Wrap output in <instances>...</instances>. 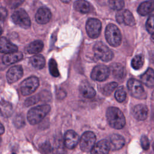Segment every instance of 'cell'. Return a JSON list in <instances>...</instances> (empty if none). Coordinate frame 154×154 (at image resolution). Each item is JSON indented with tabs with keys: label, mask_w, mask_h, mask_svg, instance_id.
Masks as SVG:
<instances>
[{
	"label": "cell",
	"mask_w": 154,
	"mask_h": 154,
	"mask_svg": "<svg viewBox=\"0 0 154 154\" xmlns=\"http://www.w3.org/2000/svg\"><path fill=\"white\" fill-rule=\"evenodd\" d=\"M109 125L115 129L123 128L126 123L125 117L122 111L116 107H109L106 112Z\"/></svg>",
	"instance_id": "1"
},
{
	"label": "cell",
	"mask_w": 154,
	"mask_h": 154,
	"mask_svg": "<svg viewBox=\"0 0 154 154\" xmlns=\"http://www.w3.org/2000/svg\"><path fill=\"white\" fill-rule=\"evenodd\" d=\"M51 110L49 105H42L32 108L27 114V119L30 124L36 125L40 123Z\"/></svg>",
	"instance_id": "2"
},
{
	"label": "cell",
	"mask_w": 154,
	"mask_h": 154,
	"mask_svg": "<svg viewBox=\"0 0 154 154\" xmlns=\"http://www.w3.org/2000/svg\"><path fill=\"white\" fill-rule=\"evenodd\" d=\"M107 42L113 47H117L122 43V34L119 28L114 24H108L105 29Z\"/></svg>",
	"instance_id": "3"
},
{
	"label": "cell",
	"mask_w": 154,
	"mask_h": 154,
	"mask_svg": "<svg viewBox=\"0 0 154 154\" xmlns=\"http://www.w3.org/2000/svg\"><path fill=\"white\" fill-rule=\"evenodd\" d=\"M93 50L95 57L103 61H109L114 57L112 51L101 42H96L93 46Z\"/></svg>",
	"instance_id": "4"
},
{
	"label": "cell",
	"mask_w": 154,
	"mask_h": 154,
	"mask_svg": "<svg viewBox=\"0 0 154 154\" xmlns=\"http://www.w3.org/2000/svg\"><path fill=\"white\" fill-rule=\"evenodd\" d=\"M128 89L132 96L138 99L146 98V93L144 89L139 81L134 78H131L127 83Z\"/></svg>",
	"instance_id": "5"
},
{
	"label": "cell",
	"mask_w": 154,
	"mask_h": 154,
	"mask_svg": "<svg viewBox=\"0 0 154 154\" xmlns=\"http://www.w3.org/2000/svg\"><path fill=\"white\" fill-rule=\"evenodd\" d=\"M96 135L93 132L87 131L84 132L79 141V146L81 150L84 152H91L96 144Z\"/></svg>",
	"instance_id": "6"
},
{
	"label": "cell",
	"mask_w": 154,
	"mask_h": 154,
	"mask_svg": "<svg viewBox=\"0 0 154 154\" xmlns=\"http://www.w3.org/2000/svg\"><path fill=\"white\" fill-rule=\"evenodd\" d=\"M11 19L15 24L23 28L28 29L31 26L29 17L23 9H19L15 11L11 16Z\"/></svg>",
	"instance_id": "7"
},
{
	"label": "cell",
	"mask_w": 154,
	"mask_h": 154,
	"mask_svg": "<svg viewBox=\"0 0 154 154\" xmlns=\"http://www.w3.org/2000/svg\"><path fill=\"white\" fill-rule=\"evenodd\" d=\"M39 85L38 79L31 76L24 79L20 84V91L23 96H28L34 93Z\"/></svg>",
	"instance_id": "8"
},
{
	"label": "cell",
	"mask_w": 154,
	"mask_h": 154,
	"mask_svg": "<svg viewBox=\"0 0 154 154\" xmlns=\"http://www.w3.org/2000/svg\"><path fill=\"white\" fill-rule=\"evenodd\" d=\"M86 31L88 35L92 38H96L100 34L102 23L101 22L95 18L88 19L86 23Z\"/></svg>",
	"instance_id": "9"
},
{
	"label": "cell",
	"mask_w": 154,
	"mask_h": 154,
	"mask_svg": "<svg viewBox=\"0 0 154 154\" xmlns=\"http://www.w3.org/2000/svg\"><path fill=\"white\" fill-rule=\"evenodd\" d=\"M110 69L103 64H99L95 66L91 72V78L92 79L97 81H103L109 76Z\"/></svg>",
	"instance_id": "10"
},
{
	"label": "cell",
	"mask_w": 154,
	"mask_h": 154,
	"mask_svg": "<svg viewBox=\"0 0 154 154\" xmlns=\"http://www.w3.org/2000/svg\"><path fill=\"white\" fill-rule=\"evenodd\" d=\"M116 20L119 23L132 26L135 24V20L132 13L128 10H119L116 15Z\"/></svg>",
	"instance_id": "11"
},
{
	"label": "cell",
	"mask_w": 154,
	"mask_h": 154,
	"mask_svg": "<svg viewBox=\"0 0 154 154\" xmlns=\"http://www.w3.org/2000/svg\"><path fill=\"white\" fill-rule=\"evenodd\" d=\"M106 140L108 142L110 150L112 151L122 149L125 143L124 138L122 135L117 134L111 135Z\"/></svg>",
	"instance_id": "12"
},
{
	"label": "cell",
	"mask_w": 154,
	"mask_h": 154,
	"mask_svg": "<svg viewBox=\"0 0 154 154\" xmlns=\"http://www.w3.org/2000/svg\"><path fill=\"white\" fill-rule=\"evenodd\" d=\"M79 141L78 134L73 130L67 131L64 136V146L69 149H74Z\"/></svg>",
	"instance_id": "13"
},
{
	"label": "cell",
	"mask_w": 154,
	"mask_h": 154,
	"mask_svg": "<svg viewBox=\"0 0 154 154\" xmlns=\"http://www.w3.org/2000/svg\"><path fill=\"white\" fill-rule=\"evenodd\" d=\"M23 76V69L21 66L17 65L10 68L7 73V79L8 83L12 84L17 81Z\"/></svg>",
	"instance_id": "14"
},
{
	"label": "cell",
	"mask_w": 154,
	"mask_h": 154,
	"mask_svg": "<svg viewBox=\"0 0 154 154\" xmlns=\"http://www.w3.org/2000/svg\"><path fill=\"white\" fill-rule=\"evenodd\" d=\"M51 16L52 14L49 9L46 7H41L37 10L35 18L37 23L45 24L50 20Z\"/></svg>",
	"instance_id": "15"
},
{
	"label": "cell",
	"mask_w": 154,
	"mask_h": 154,
	"mask_svg": "<svg viewBox=\"0 0 154 154\" xmlns=\"http://www.w3.org/2000/svg\"><path fill=\"white\" fill-rule=\"evenodd\" d=\"M132 114L137 120L140 121L144 120L147 117L148 108L144 104L137 105L133 108Z\"/></svg>",
	"instance_id": "16"
},
{
	"label": "cell",
	"mask_w": 154,
	"mask_h": 154,
	"mask_svg": "<svg viewBox=\"0 0 154 154\" xmlns=\"http://www.w3.org/2000/svg\"><path fill=\"white\" fill-rule=\"evenodd\" d=\"M79 92L82 96L87 99H91L96 95V91L88 81L81 82L79 85Z\"/></svg>",
	"instance_id": "17"
},
{
	"label": "cell",
	"mask_w": 154,
	"mask_h": 154,
	"mask_svg": "<svg viewBox=\"0 0 154 154\" xmlns=\"http://www.w3.org/2000/svg\"><path fill=\"white\" fill-rule=\"evenodd\" d=\"M23 58V54L20 52H14L5 54L2 58V61L4 64L10 65L20 61Z\"/></svg>",
	"instance_id": "18"
},
{
	"label": "cell",
	"mask_w": 154,
	"mask_h": 154,
	"mask_svg": "<svg viewBox=\"0 0 154 154\" xmlns=\"http://www.w3.org/2000/svg\"><path fill=\"white\" fill-rule=\"evenodd\" d=\"M0 50L2 53H11L17 51V47L5 37H2L0 42Z\"/></svg>",
	"instance_id": "19"
},
{
	"label": "cell",
	"mask_w": 154,
	"mask_h": 154,
	"mask_svg": "<svg viewBox=\"0 0 154 154\" xmlns=\"http://www.w3.org/2000/svg\"><path fill=\"white\" fill-rule=\"evenodd\" d=\"M154 11V0L142 2L138 7L137 11L141 16H146Z\"/></svg>",
	"instance_id": "20"
},
{
	"label": "cell",
	"mask_w": 154,
	"mask_h": 154,
	"mask_svg": "<svg viewBox=\"0 0 154 154\" xmlns=\"http://www.w3.org/2000/svg\"><path fill=\"white\" fill-rule=\"evenodd\" d=\"M109 150L110 148L107 140H102L95 144L90 152L91 153H108Z\"/></svg>",
	"instance_id": "21"
},
{
	"label": "cell",
	"mask_w": 154,
	"mask_h": 154,
	"mask_svg": "<svg viewBox=\"0 0 154 154\" xmlns=\"http://www.w3.org/2000/svg\"><path fill=\"white\" fill-rule=\"evenodd\" d=\"M141 81L147 87L151 88L154 87V70L149 68L140 77Z\"/></svg>",
	"instance_id": "22"
},
{
	"label": "cell",
	"mask_w": 154,
	"mask_h": 154,
	"mask_svg": "<svg viewBox=\"0 0 154 154\" xmlns=\"http://www.w3.org/2000/svg\"><path fill=\"white\" fill-rule=\"evenodd\" d=\"M110 70L113 76L118 79H122L126 75V70L125 67L120 63H114L111 66Z\"/></svg>",
	"instance_id": "23"
},
{
	"label": "cell",
	"mask_w": 154,
	"mask_h": 154,
	"mask_svg": "<svg viewBox=\"0 0 154 154\" xmlns=\"http://www.w3.org/2000/svg\"><path fill=\"white\" fill-rule=\"evenodd\" d=\"M29 63L32 67L37 69H41L45 66V59L42 55L32 56L29 59Z\"/></svg>",
	"instance_id": "24"
},
{
	"label": "cell",
	"mask_w": 154,
	"mask_h": 154,
	"mask_svg": "<svg viewBox=\"0 0 154 154\" xmlns=\"http://www.w3.org/2000/svg\"><path fill=\"white\" fill-rule=\"evenodd\" d=\"M44 45L41 40H35L31 42L26 48V51L29 54H37L40 52L43 48Z\"/></svg>",
	"instance_id": "25"
},
{
	"label": "cell",
	"mask_w": 154,
	"mask_h": 154,
	"mask_svg": "<svg viewBox=\"0 0 154 154\" xmlns=\"http://www.w3.org/2000/svg\"><path fill=\"white\" fill-rule=\"evenodd\" d=\"M75 10L82 13H87L90 11L89 3L85 0H77L73 4Z\"/></svg>",
	"instance_id": "26"
},
{
	"label": "cell",
	"mask_w": 154,
	"mask_h": 154,
	"mask_svg": "<svg viewBox=\"0 0 154 154\" xmlns=\"http://www.w3.org/2000/svg\"><path fill=\"white\" fill-rule=\"evenodd\" d=\"M13 114V106L7 101L2 100L1 103V114L4 117H10Z\"/></svg>",
	"instance_id": "27"
},
{
	"label": "cell",
	"mask_w": 154,
	"mask_h": 154,
	"mask_svg": "<svg viewBox=\"0 0 154 154\" xmlns=\"http://www.w3.org/2000/svg\"><path fill=\"white\" fill-rule=\"evenodd\" d=\"M144 63V58L142 54L135 55L131 61V66L135 70L141 69Z\"/></svg>",
	"instance_id": "28"
},
{
	"label": "cell",
	"mask_w": 154,
	"mask_h": 154,
	"mask_svg": "<svg viewBox=\"0 0 154 154\" xmlns=\"http://www.w3.org/2000/svg\"><path fill=\"white\" fill-rule=\"evenodd\" d=\"M117 85L118 84L116 82H112L106 84V85H105L102 90L103 94L106 96H109L112 93V91L117 87Z\"/></svg>",
	"instance_id": "29"
},
{
	"label": "cell",
	"mask_w": 154,
	"mask_h": 154,
	"mask_svg": "<svg viewBox=\"0 0 154 154\" xmlns=\"http://www.w3.org/2000/svg\"><path fill=\"white\" fill-rule=\"evenodd\" d=\"M115 98L119 102H123L126 98V92L123 86L117 88L115 93Z\"/></svg>",
	"instance_id": "30"
},
{
	"label": "cell",
	"mask_w": 154,
	"mask_h": 154,
	"mask_svg": "<svg viewBox=\"0 0 154 154\" xmlns=\"http://www.w3.org/2000/svg\"><path fill=\"white\" fill-rule=\"evenodd\" d=\"M49 70L52 76L54 77H58L60 76L57 64L54 58H51L49 61Z\"/></svg>",
	"instance_id": "31"
},
{
	"label": "cell",
	"mask_w": 154,
	"mask_h": 154,
	"mask_svg": "<svg viewBox=\"0 0 154 154\" xmlns=\"http://www.w3.org/2000/svg\"><path fill=\"white\" fill-rule=\"evenodd\" d=\"M108 4L111 8L114 10H120L125 6L123 0H109Z\"/></svg>",
	"instance_id": "32"
},
{
	"label": "cell",
	"mask_w": 154,
	"mask_h": 154,
	"mask_svg": "<svg viewBox=\"0 0 154 154\" xmlns=\"http://www.w3.org/2000/svg\"><path fill=\"white\" fill-rule=\"evenodd\" d=\"M146 28L149 33L152 34L154 33V14H152L148 17L146 23Z\"/></svg>",
	"instance_id": "33"
},
{
	"label": "cell",
	"mask_w": 154,
	"mask_h": 154,
	"mask_svg": "<svg viewBox=\"0 0 154 154\" xmlns=\"http://www.w3.org/2000/svg\"><path fill=\"white\" fill-rule=\"evenodd\" d=\"M14 125L17 128H22L25 125V119L22 114H17L13 120Z\"/></svg>",
	"instance_id": "34"
},
{
	"label": "cell",
	"mask_w": 154,
	"mask_h": 154,
	"mask_svg": "<svg viewBox=\"0 0 154 154\" xmlns=\"http://www.w3.org/2000/svg\"><path fill=\"white\" fill-rule=\"evenodd\" d=\"M38 100H39V96L35 95V96H32V97H30L26 99L25 100L24 104L26 106H29L35 104L36 103H37L38 102Z\"/></svg>",
	"instance_id": "35"
},
{
	"label": "cell",
	"mask_w": 154,
	"mask_h": 154,
	"mask_svg": "<svg viewBox=\"0 0 154 154\" xmlns=\"http://www.w3.org/2000/svg\"><path fill=\"white\" fill-rule=\"evenodd\" d=\"M140 143H141V147L144 150H146L149 149L150 143H149V140L147 136H146V135L141 136V139H140Z\"/></svg>",
	"instance_id": "36"
},
{
	"label": "cell",
	"mask_w": 154,
	"mask_h": 154,
	"mask_svg": "<svg viewBox=\"0 0 154 154\" xmlns=\"http://www.w3.org/2000/svg\"><path fill=\"white\" fill-rule=\"evenodd\" d=\"M25 0H6L8 6L11 8H16L19 6Z\"/></svg>",
	"instance_id": "37"
},
{
	"label": "cell",
	"mask_w": 154,
	"mask_h": 154,
	"mask_svg": "<svg viewBox=\"0 0 154 154\" xmlns=\"http://www.w3.org/2000/svg\"><path fill=\"white\" fill-rule=\"evenodd\" d=\"M42 149L43 150L44 152H49L51 150V145L49 143H45L44 144H42Z\"/></svg>",
	"instance_id": "38"
},
{
	"label": "cell",
	"mask_w": 154,
	"mask_h": 154,
	"mask_svg": "<svg viewBox=\"0 0 154 154\" xmlns=\"http://www.w3.org/2000/svg\"><path fill=\"white\" fill-rule=\"evenodd\" d=\"M1 20H4L6 16H7V11L6 10L5 8H4V7H1Z\"/></svg>",
	"instance_id": "39"
},
{
	"label": "cell",
	"mask_w": 154,
	"mask_h": 154,
	"mask_svg": "<svg viewBox=\"0 0 154 154\" xmlns=\"http://www.w3.org/2000/svg\"><path fill=\"white\" fill-rule=\"evenodd\" d=\"M4 132V128L2 125V124H1V134L2 135Z\"/></svg>",
	"instance_id": "40"
},
{
	"label": "cell",
	"mask_w": 154,
	"mask_h": 154,
	"mask_svg": "<svg viewBox=\"0 0 154 154\" xmlns=\"http://www.w3.org/2000/svg\"><path fill=\"white\" fill-rule=\"evenodd\" d=\"M64 3H69L70 2V0H61Z\"/></svg>",
	"instance_id": "41"
},
{
	"label": "cell",
	"mask_w": 154,
	"mask_h": 154,
	"mask_svg": "<svg viewBox=\"0 0 154 154\" xmlns=\"http://www.w3.org/2000/svg\"><path fill=\"white\" fill-rule=\"evenodd\" d=\"M151 40L153 43H154V33L152 34L151 35Z\"/></svg>",
	"instance_id": "42"
},
{
	"label": "cell",
	"mask_w": 154,
	"mask_h": 154,
	"mask_svg": "<svg viewBox=\"0 0 154 154\" xmlns=\"http://www.w3.org/2000/svg\"><path fill=\"white\" fill-rule=\"evenodd\" d=\"M152 97H153V99H154V91H153V93H152Z\"/></svg>",
	"instance_id": "43"
},
{
	"label": "cell",
	"mask_w": 154,
	"mask_h": 154,
	"mask_svg": "<svg viewBox=\"0 0 154 154\" xmlns=\"http://www.w3.org/2000/svg\"><path fill=\"white\" fill-rule=\"evenodd\" d=\"M153 146V150H154V143H153V146Z\"/></svg>",
	"instance_id": "44"
}]
</instances>
